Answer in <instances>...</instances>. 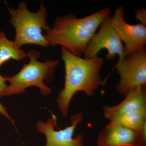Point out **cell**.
<instances>
[{
    "label": "cell",
    "instance_id": "cell-14",
    "mask_svg": "<svg viewBox=\"0 0 146 146\" xmlns=\"http://www.w3.org/2000/svg\"><path fill=\"white\" fill-rule=\"evenodd\" d=\"M5 77L0 74V98L4 97L5 92L7 85Z\"/></svg>",
    "mask_w": 146,
    "mask_h": 146
},
{
    "label": "cell",
    "instance_id": "cell-1",
    "mask_svg": "<svg viewBox=\"0 0 146 146\" xmlns=\"http://www.w3.org/2000/svg\"><path fill=\"white\" fill-rule=\"evenodd\" d=\"M111 13V9L106 7L83 18L72 14L58 16L53 28L44 36L50 46H60L73 54L82 56L103 21Z\"/></svg>",
    "mask_w": 146,
    "mask_h": 146
},
{
    "label": "cell",
    "instance_id": "cell-3",
    "mask_svg": "<svg viewBox=\"0 0 146 146\" xmlns=\"http://www.w3.org/2000/svg\"><path fill=\"white\" fill-rule=\"evenodd\" d=\"M27 56L29 61L24 64L19 72L12 76L5 77L9 84L5 89L4 96L23 94L27 88L31 86L38 87L43 96L51 94V89L44 81L49 82L53 79L55 70L59 65L58 60L50 59L40 62L38 59L40 53L36 50L29 51Z\"/></svg>",
    "mask_w": 146,
    "mask_h": 146
},
{
    "label": "cell",
    "instance_id": "cell-4",
    "mask_svg": "<svg viewBox=\"0 0 146 146\" xmlns=\"http://www.w3.org/2000/svg\"><path fill=\"white\" fill-rule=\"evenodd\" d=\"M10 23L16 31L14 42L18 46L35 44L48 47L49 44L42 33L50 29L47 23V9L43 2L36 12L29 11L25 3L21 2L16 9L8 7Z\"/></svg>",
    "mask_w": 146,
    "mask_h": 146
},
{
    "label": "cell",
    "instance_id": "cell-13",
    "mask_svg": "<svg viewBox=\"0 0 146 146\" xmlns=\"http://www.w3.org/2000/svg\"><path fill=\"white\" fill-rule=\"evenodd\" d=\"M0 114H2L4 116H5L6 118H7L10 121L11 123H12V124L14 126L15 129H16L14 120L11 117L9 114L7 108L1 102H0Z\"/></svg>",
    "mask_w": 146,
    "mask_h": 146
},
{
    "label": "cell",
    "instance_id": "cell-9",
    "mask_svg": "<svg viewBox=\"0 0 146 146\" xmlns=\"http://www.w3.org/2000/svg\"><path fill=\"white\" fill-rule=\"evenodd\" d=\"M124 9L119 7L111 17L113 28L123 45L125 56L136 52L145 48L146 26L141 23L131 25L125 21Z\"/></svg>",
    "mask_w": 146,
    "mask_h": 146
},
{
    "label": "cell",
    "instance_id": "cell-8",
    "mask_svg": "<svg viewBox=\"0 0 146 146\" xmlns=\"http://www.w3.org/2000/svg\"><path fill=\"white\" fill-rule=\"evenodd\" d=\"M103 49L107 51L106 60H111L116 56H119V59L125 56L123 45L112 25L110 16L103 21L99 29L86 46L83 57L90 58L96 57Z\"/></svg>",
    "mask_w": 146,
    "mask_h": 146
},
{
    "label": "cell",
    "instance_id": "cell-6",
    "mask_svg": "<svg viewBox=\"0 0 146 146\" xmlns=\"http://www.w3.org/2000/svg\"><path fill=\"white\" fill-rule=\"evenodd\" d=\"M115 68L120 76L117 86L120 94L126 96L137 87L146 86L145 48L119 59Z\"/></svg>",
    "mask_w": 146,
    "mask_h": 146
},
{
    "label": "cell",
    "instance_id": "cell-12",
    "mask_svg": "<svg viewBox=\"0 0 146 146\" xmlns=\"http://www.w3.org/2000/svg\"><path fill=\"white\" fill-rule=\"evenodd\" d=\"M136 19L140 22V23L146 26V10L145 8H140L136 11Z\"/></svg>",
    "mask_w": 146,
    "mask_h": 146
},
{
    "label": "cell",
    "instance_id": "cell-10",
    "mask_svg": "<svg viewBox=\"0 0 146 146\" xmlns=\"http://www.w3.org/2000/svg\"><path fill=\"white\" fill-rule=\"evenodd\" d=\"M146 124L135 130L109 123L100 132L98 146H146Z\"/></svg>",
    "mask_w": 146,
    "mask_h": 146
},
{
    "label": "cell",
    "instance_id": "cell-7",
    "mask_svg": "<svg viewBox=\"0 0 146 146\" xmlns=\"http://www.w3.org/2000/svg\"><path fill=\"white\" fill-rule=\"evenodd\" d=\"M83 114L78 112L71 116V125L65 128L56 130L57 119L54 114L46 122L39 121L36 123V130L46 136V146H84L83 136L79 134L73 138L77 127L83 120Z\"/></svg>",
    "mask_w": 146,
    "mask_h": 146
},
{
    "label": "cell",
    "instance_id": "cell-5",
    "mask_svg": "<svg viewBox=\"0 0 146 146\" xmlns=\"http://www.w3.org/2000/svg\"><path fill=\"white\" fill-rule=\"evenodd\" d=\"M119 104L104 106L103 111L109 123L138 130L146 124V86L133 89Z\"/></svg>",
    "mask_w": 146,
    "mask_h": 146
},
{
    "label": "cell",
    "instance_id": "cell-2",
    "mask_svg": "<svg viewBox=\"0 0 146 146\" xmlns=\"http://www.w3.org/2000/svg\"><path fill=\"white\" fill-rule=\"evenodd\" d=\"M61 56L65 65V84L58 93L57 103L62 115L66 117L76 93L82 91L90 96L102 84L100 73L104 60L98 56L90 58L77 56L62 48Z\"/></svg>",
    "mask_w": 146,
    "mask_h": 146
},
{
    "label": "cell",
    "instance_id": "cell-11",
    "mask_svg": "<svg viewBox=\"0 0 146 146\" xmlns=\"http://www.w3.org/2000/svg\"><path fill=\"white\" fill-rule=\"evenodd\" d=\"M27 56V53L14 41L7 39L4 32L0 31V68L11 59L21 61Z\"/></svg>",
    "mask_w": 146,
    "mask_h": 146
}]
</instances>
